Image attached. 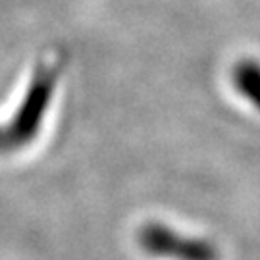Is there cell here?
Here are the masks:
<instances>
[{
    "label": "cell",
    "mask_w": 260,
    "mask_h": 260,
    "mask_svg": "<svg viewBox=\"0 0 260 260\" xmlns=\"http://www.w3.org/2000/svg\"><path fill=\"white\" fill-rule=\"evenodd\" d=\"M141 247L149 254L172 260H216L218 254L205 241L181 237L160 223H149L139 233Z\"/></svg>",
    "instance_id": "cell-2"
},
{
    "label": "cell",
    "mask_w": 260,
    "mask_h": 260,
    "mask_svg": "<svg viewBox=\"0 0 260 260\" xmlns=\"http://www.w3.org/2000/svg\"><path fill=\"white\" fill-rule=\"evenodd\" d=\"M62 68H64V60H60V58L54 62H45L39 66L25 101L21 103L18 114L8 123V127H4L10 150L27 145L29 141L37 135Z\"/></svg>",
    "instance_id": "cell-1"
},
{
    "label": "cell",
    "mask_w": 260,
    "mask_h": 260,
    "mask_svg": "<svg viewBox=\"0 0 260 260\" xmlns=\"http://www.w3.org/2000/svg\"><path fill=\"white\" fill-rule=\"evenodd\" d=\"M235 83L245 96L260 106V68L254 62H243L235 70Z\"/></svg>",
    "instance_id": "cell-3"
}]
</instances>
